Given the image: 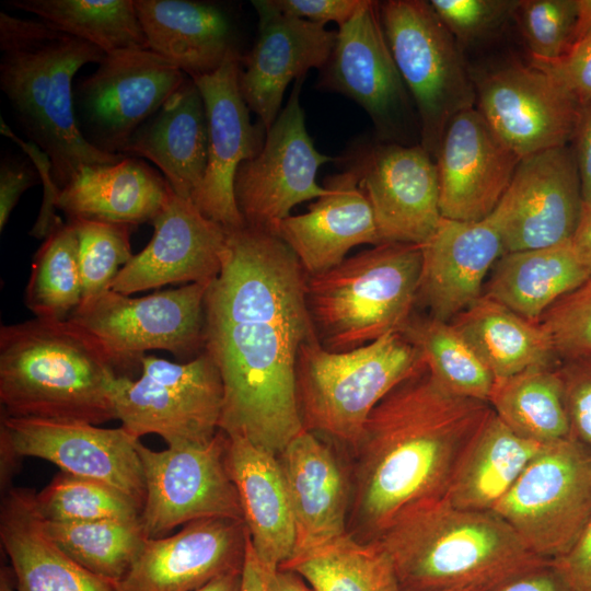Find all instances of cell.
<instances>
[{
    "mask_svg": "<svg viewBox=\"0 0 591 591\" xmlns=\"http://www.w3.org/2000/svg\"><path fill=\"white\" fill-rule=\"evenodd\" d=\"M0 440L1 451L13 457L46 460L65 473L109 485L143 507L144 479L137 449L140 440L123 427L4 416Z\"/></svg>",
    "mask_w": 591,
    "mask_h": 591,
    "instance_id": "e0dca14e",
    "label": "cell"
},
{
    "mask_svg": "<svg viewBox=\"0 0 591 591\" xmlns=\"http://www.w3.org/2000/svg\"><path fill=\"white\" fill-rule=\"evenodd\" d=\"M536 67L554 77L581 104L591 101V34L576 42L558 61Z\"/></svg>",
    "mask_w": 591,
    "mask_h": 591,
    "instance_id": "c3c4849f",
    "label": "cell"
},
{
    "mask_svg": "<svg viewBox=\"0 0 591 591\" xmlns=\"http://www.w3.org/2000/svg\"><path fill=\"white\" fill-rule=\"evenodd\" d=\"M424 367L422 354L401 332L341 352L324 349L314 337L296 362L302 425L355 449L379 402Z\"/></svg>",
    "mask_w": 591,
    "mask_h": 591,
    "instance_id": "52a82bcc",
    "label": "cell"
},
{
    "mask_svg": "<svg viewBox=\"0 0 591 591\" xmlns=\"http://www.w3.org/2000/svg\"><path fill=\"white\" fill-rule=\"evenodd\" d=\"M571 436L591 454V357L560 361Z\"/></svg>",
    "mask_w": 591,
    "mask_h": 591,
    "instance_id": "7dc6e473",
    "label": "cell"
},
{
    "mask_svg": "<svg viewBox=\"0 0 591 591\" xmlns=\"http://www.w3.org/2000/svg\"><path fill=\"white\" fill-rule=\"evenodd\" d=\"M590 34H591V0H578V18H577V23H576V28H575L573 44Z\"/></svg>",
    "mask_w": 591,
    "mask_h": 591,
    "instance_id": "91938a15",
    "label": "cell"
},
{
    "mask_svg": "<svg viewBox=\"0 0 591 591\" xmlns=\"http://www.w3.org/2000/svg\"><path fill=\"white\" fill-rule=\"evenodd\" d=\"M43 524L70 558L114 586L129 570L147 540L140 520L60 522L43 518Z\"/></svg>",
    "mask_w": 591,
    "mask_h": 591,
    "instance_id": "ab89813d",
    "label": "cell"
},
{
    "mask_svg": "<svg viewBox=\"0 0 591 591\" xmlns=\"http://www.w3.org/2000/svg\"><path fill=\"white\" fill-rule=\"evenodd\" d=\"M433 158L418 143L381 142L355 152L349 170L368 198L382 243L422 245L442 216Z\"/></svg>",
    "mask_w": 591,
    "mask_h": 591,
    "instance_id": "ac0fdd59",
    "label": "cell"
},
{
    "mask_svg": "<svg viewBox=\"0 0 591 591\" xmlns=\"http://www.w3.org/2000/svg\"><path fill=\"white\" fill-rule=\"evenodd\" d=\"M247 530L242 521L202 519L173 535L147 538L116 591H195L243 570Z\"/></svg>",
    "mask_w": 591,
    "mask_h": 591,
    "instance_id": "603a6c76",
    "label": "cell"
},
{
    "mask_svg": "<svg viewBox=\"0 0 591 591\" xmlns=\"http://www.w3.org/2000/svg\"><path fill=\"white\" fill-rule=\"evenodd\" d=\"M152 224V239L120 268L111 285L113 291L129 296L170 283L215 279L227 229L174 192Z\"/></svg>",
    "mask_w": 591,
    "mask_h": 591,
    "instance_id": "cb8c5ba5",
    "label": "cell"
},
{
    "mask_svg": "<svg viewBox=\"0 0 591 591\" xmlns=\"http://www.w3.org/2000/svg\"><path fill=\"white\" fill-rule=\"evenodd\" d=\"M9 4L35 14L106 55L149 49L134 0H12Z\"/></svg>",
    "mask_w": 591,
    "mask_h": 591,
    "instance_id": "74e56055",
    "label": "cell"
},
{
    "mask_svg": "<svg viewBox=\"0 0 591 591\" xmlns=\"http://www.w3.org/2000/svg\"><path fill=\"white\" fill-rule=\"evenodd\" d=\"M0 537L16 591H116L70 558L47 535L31 489H11L2 505Z\"/></svg>",
    "mask_w": 591,
    "mask_h": 591,
    "instance_id": "1f68e13d",
    "label": "cell"
},
{
    "mask_svg": "<svg viewBox=\"0 0 591 591\" xmlns=\"http://www.w3.org/2000/svg\"><path fill=\"white\" fill-rule=\"evenodd\" d=\"M227 465L251 544L266 569L296 551V528L278 456L241 436H228Z\"/></svg>",
    "mask_w": 591,
    "mask_h": 591,
    "instance_id": "f1b7e54d",
    "label": "cell"
},
{
    "mask_svg": "<svg viewBox=\"0 0 591 591\" xmlns=\"http://www.w3.org/2000/svg\"><path fill=\"white\" fill-rule=\"evenodd\" d=\"M514 0H431V8L457 43H471L515 13Z\"/></svg>",
    "mask_w": 591,
    "mask_h": 591,
    "instance_id": "bcb514c9",
    "label": "cell"
},
{
    "mask_svg": "<svg viewBox=\"0 0 591 591\" xmlns=\"http://www.w3.org/2000/svg\"><path fill=\"white\" fill-rule=\"evenodd\" d=\"M134 2L149 49L190 79L242 58L234 23L221 7L189 0Z\"/></svg>",
    "mask_w": 591,
    "mask_h": 591,
    "instance_id": "83f0119b",
    "label": "cell"
},
{
    "mask_svg": "<svg viewBox=\"0 0 591 591\" xmlns=\"http://www.w3.org/2000/svg\"><path fill=\"white\" fill-rule=\"evenodd\" d=\"M558 366L533 367L495 378L488 399L509 428L542 444L572 438Z\"/></svg>",
    "mask_w": 591,
    "mask_h": 591,
    "instance_id": "d590c367",
    "label": "cell"
},
{
    "mask_svg": "<svg viewBox=\"0 0 591 591\" xmlns=\"http://www.w3.org/2000/svg\"><path fill=\"white\" fill-rule=\"evenodd\" d=\"M540 324L560 361L591 357V278L556 301Z\"/></svg>",
    "mask_w": 591,
    "mask_h": 591,
    "instance_id": "f6af8a7d",
    "label": "cell"
},
{
    "mask_svg": "<svg viewBox=\"0 0 591 591\" xmlns=\"http://www.w3.org/2000/svg\"><path fill=\"white\" fill-rule=\"evenodd\" d=\"M140 367L139 379L117 376L112 386L120 427L136 439L159 434L169 448L210 442L223 408L222 380L210 355L184 363L144 355Z\"/></svg>",
    "mask_w": 591,
    "mask_h": 591,
    "instance_id": "9c48e42d",
    "label": "cell"
},
{
    "mask_svg": "<svg viewBox=\"0 0 591 591\" xmlns=\"http://www.w3.org/2000/svg\"><path fill=\"white\" fill-rule=\"evenodd\" d=\"M450 322L495 378L560 363L549 335L540 323L484 294Z\"/></svg>",
    "mask_w": 591,
    "mask_h": 591,
    "instance_id": "e575fe53",
    "label": "cell"
},
{
    "mask_svg": "<svg viewBox=\"0 0 591 591\" xmlns=\"http://www.w3.org/2000/svg\"><path fill=\"white\" fill-rule=\"evenodd\" d=\"M421 253L416 305L450 322L483 296L486 276L505 252L487 218L475 222L441 218Z\"/></svg>",
    "mask_w": 591,
    "mask_h": 591,
    "instance_id": "d4e9b609",
    "label": "cell"
},
{
    "mask_svg": "<svg viewBox=\"0 0 591 591\" xmlns=\"http://www.w3.org/2000/svg\"><path fill=\"white\" fill-rule=\"evenodd\" d=\"M379 12L393 59L417 111L420 144L434 158L450 120L475 107L473 77L459 43L429 1L387 0L379 2Z\"/></svg>",
    "mask_w": 591,
    "mask_h": 591,
    "instance_id": "ba28073f",
    "label": "cell"
},
{
    "mask_svg": "<svg viewBox=\"0 0 591 591\" xmlns=\"http://www.w3.org/2000/svg\"><path fill=\"white\" fill-rule=\"evenodd\" d=\"M0 591H16L15 578L12 569L1 568L0 573Z\"/></svg>",
    "mask_w": 591,
    "mask_h": 591,
    "instance_id": "94428289",
    "label": "cell"
},
{
    "mask_svg": "<svg viewBox=\"0 0 591 591\" xmlns=\"http://www.w3.org/2000/svg\"><path fill=\"white\" fill-rule=\"evenodd\" d=\"M302 82L296 81L260 151L241 163L234 178L235 201L245 225L274 234L294 206L329 193L317 184L316 173L332 158L316 150L306 130L300 104Z\"/></svg>",
    "mask_w": 591,
    "mask_h": 591,
    "instance_id": "5bb4252c",
    "label": "cell"
},
{
    "mask_svg": "<svg viewBox=\"0 0 591 591\" xmlns=\"http://www.w3.org/2000/svg\"><path fill=\"white\" fill-rule=\"evenodd\" d=\"M280 12L325 25L335 22L338 26L351 20L367 0H269Z\"/></svg>",
    "mask_w": 591,
    "mask_h": 591,
    "instance_id": "681fc988",
    "label": "cell"
},
{
    "mask_svg": "<svg viewBox=\"0 0 591 591\" xmlns=\"http://www.w3.org/2000/svg\"><path fill=\"white\" fill-rule=\"evenodd\" d=\"M590 279L570 242L502 254L483 294L522 317L540 323L560 298Z\"/></svg>",
    "mask_w": 591,
    "mask_h": 591,
    "instance_id": "836d02e7",
    "label": "cell"
},
{
    "mask_svg": "<svg viewBox=\"0 0 591 591\" xmlns=\"http://www.w3.org/2000/svg\"><path fill=\"white\" fill-rule=\"evenodd\" d=\"M552 561L576 591H591V517L569 552Z\"/></svg>",
    "mask_w": 591,
    "mask_h": 591,
    "instance_id": "f5cc1de1",
    "label": "cell"
},
{
    "mask_svg": "<svg viewBox=\"0 0 591 591\" xmlns=\"http://www.w3.org/2000/svg\"><path fill=\"white\" fill-rule=\"evenodd\" d=\"M401 333L420 350L430 374L445 390L488 403L495 376L451 322L414 312Z\"/></svg>",
    "mask_w": 591,
    "mask_h": 591,
    "instance_id": "f35d334b",
    "label": "cell"
},
{
    "mask_svg": "<svg viewBox=\"0 0 591 591\" xmlns=\"http://www.w3.org/2000/svg\"><path fill=\"white\" fill-rule=\"evenodd\" d=\"M421 262V245L381 243L306 275V306L320 345L341 352L401 332L414 313Z\"/></svg>",
    "mask_w": 591,
    "mask_h": 591,
    "instance_id": "8992f818",
    "label": "cell"
},
{
    "mask_svg": "<svg viewBox=\"0 0 591 591\" xmlns=\"http://www.w3.org/2000/svg\"><path fill=\"white\" fill-rule=\"evenodd\" d=\"M573 152L581 181L583 206L591 205V101L581 105L572 138Z\"/></svg>",
    "mask_w": 591,
    "mask_h": 591,
    "instance_id": "db71d44e",
    "label": "cell"
},
{
    "mask_svg": "<svg viewBox=\"0 0 591 591\" xmlns=\"http://www.w3.org/2000/svg\"><path fill=\"white\" fill-rule=\"evenodd\" d=\"M537 557L569 552L591 517V454L576 439L544 444L496 506Z\"/></svg>",
    "mask_w": 591,
    "mask_h": 591,
    "instance_id": "30bf717a",
    "label": "cell"
},
{
    "mask_svg": "<svg viewBox=\"0 0 591 591\" xmlns=\"http://www.w3.org/2000/svg\"><path fill=\"white\" fill-rule=\"evenodd\" d=\"M240 60L231 59L217 71L193 79L208 121L207 170L193 202L228 230L245 225L235 201L234 178L241 163L260 151L267 132L251 120L239 85Z\"/></svg>",
    "mask_w": 591,
    "mask_h": 591,
    "instance_id": "7402d4cb",
    "label": "cell"
},
{
    "mask_svg": "<svg viewBox=\"0 0 591 591\" xmlns=\"http://www.w3.org/2000/svg\"><path fill=\"white\" fill-rule=\"evenodd\" d=\"M137 449L146 489L140 522L147 538L166 536L178 525L202 519L244 522L222 430L201 445L154 451L139 441Z\"/></svg>",
    "mask_w": 591,
    "mask_h": 591,
    "instance_id": "7c38bea8",
    "label": "cell"
},
{
    "mask_svg": "<svg viewBox=\"0 0 591 591\" xmlns=\"http://www.w3.org/2000/svg\"><path fill=\"white\" fill-rule=\"evenodd\" d=\"M257 35L250 53L240 60L239 85L258 123L268 130L278 117L285 91L313 68L322 69L337 32L325 25L277 10L269 0H253Z\"/></svg>",
    "mask_w": 591,
    "mask_h": 591,
    "instance_id": "ffe728a7",
    "label": "cell"
},
{
    "mask_svg": "<svg viewBox=\"0 0 591 591\" xmlns=\"http://www.w3.org/2000/svg\"><path fill=\"white\" fill-rule=\"evenodd\" d=\"M421 370L373 408L354 449L358 456L351 534L376 540L398 517L445 497L459 459L491 413Z\"/></svg>",
    "mask_w": 591,
    "mask_h": 591,
    "instance_id": "7a4b0ae2",
    "label": "cell"
},
{
    "mask_svg": "<svg viewBox=\"0 0 591 591\" xmlns=\"http://www.w3.org/2000/svg\"><path fill=\"white\" fill-rule=\"evenodd\" d=\"M242 570L221 575L195 591H241Z\"/></svg>",
    "mask_w": 591,
    "mask_h": 591,
    "instance_id": "680465c9",
    "label": "cell"
},
{
    "mask_svg": "<svg viewBox=\"0 0 591 591\" xmlns=\"http://www.w3.org/2000/svg\"><path fill=\"white\" fill-rule=\"evenodd\" d=\"M121 154L152 162L176 195L193 201L208 163L207 114L193 79L136 130Z\"/></svg>",
    "mask_w": 591,
    "mask_h": 591,
    "instance_id": "f546056e",
    "label": "cell"
},
{
    "mask_svg": "<svg viewBox=\"0 0 591 591\" xmlns=\"http://www.w3.org/2000/svg\"><path fill=\"white\" fill-rule=\"evenodd\" d=\"M317 83L360 105L383 140L398 139L409 119L412 99L386 42L379 2L367 0L338 27Z\"/></svg>",
    "mask_w": 591,
    "mask_h": 591,
    "instance_id": "d6986e66",
    "label": "cell"
},
{
    "mask_svg": "<svg viewBox=\"0 0 591 591\" xmlns=\"http://www.w3.org/2000/svg\"><path fill=\"white\" fill-rule=\"evenodd\" d=\"M264 591H313V589L297 572L278 567L264 568Z\"/></svg>",
    "mask_w": 591,
    "mask_h": 591,
    "instance_id": "9f6ffc18",
    "label": "cell"
},
{
    "mask_svg": "<svg viewBox=\"0 0 591 591\" xmlns=\"http://www.w3.org/2000/svg\"><path fill=\"white\" fill-rule=\"evenodd\" d=\"M0 88L24 132L49 159L61 189L88 164H112L125 155L108 154L89 143L76 118L72 80L106 54L42 20L0 13Z\"/></svg>",
    "mask_w": 591,
    "mask_h": 591,
    "instance_id": "3957f363",
    "label": "cell"
},
{
    "mask_svg": "<svg viewBox=\"0 0 591 591\" xmlns=\"http://www.w3.org/2000/svg\"><path fill=\"white\" fill-rule=\"evenodd\" d=\"M571 247L591 278V205L583 206L580 220L570 240Z\"/></svg>",
    "mask_w": 591,
    "mask_h": 591,
    "instance_id": "11a10c76",
    "label": "cell"
},
{
    "mask_svg": "<svg viewBox=\"0 0 591 591\" xmlns=\"http://www.w3.org/2000/svg\"><path fill=\"white\" fill-rule=\"evenodd\" d=\"M36 505L44 519L60 522L138 521L142 511L118 489L65 472L36 494Z\"/></svg>",
    "mask_w": 591,
    "mask_h": 591,
    "instance_id": "b9f144b4",
    "label": "cell"
},
{
    "mask_svg": "<svg viewBox=\"0 0 591 591\" xmlns=\"http://www.w3.org/2000/svg\"><path fill=\"white\" fill-rule=\"evenodd\" d=\"M306 273L276 234L227 229L205 296V351L223 385L220 430L278 455L304 430L296 390L301 346L316 337Z\"/></svg>",
    "mask_w": 591,
    "mask_h": 591,
    "instance_id": "6da1fadb",
    "label": "cell"
},
{
    "mask_svg": "<svg viewBox=\"0 0 591 591\" xmlns=\"http://www.w3.org/2000/svg\"><path fill=\"white\" fill-rule=\"evenodd\" d=\"M473 80L478 112L521 160L572 140L582 104L545 70L512 62Z\"/></svg>",
    "mask_w": 591,
    "mask_h": 591,
    "instance_id": "2e32d148",
    "label": "cell"
},
{
    "mask_svg": "<svg viewBox=\"0 0 591 591\" xmlns=\"http://www.w3.org/2000/svg\"><path fill=\"white\" fill-rule=\"evenodd\" d=\"M434 159L442 218L470 222L494 211L521 161L475 107L450 120Z\"/></svg>",
    "mask_w": 591,
    "mask_h": 591,
    "instance_id": "44dd1931",
    "label": "cell"
},
{
    "mask_svg": "<svg viewBox=\"0 0 591 591\" xmlns=\"http://www.w3.org/2000/svg\"><path fill=\"white\" fill-rule=\"evenodd\" d=\"M582 209L575 152L565 146L523 158L487 219L510 253L570 242Z\"/></svg>",
    "mask_w": 591,
    "mask_h": 591,
    "instance_id": "9a60e30c",
    "label": "cell"
},
{
    "mask_svg": "<svg viewBox=\"0 0 591 591\" xmlns=\"http://www.w3.org/2000/svg\"><path fill=\"white\" fill-rule=\"evenodd\" d=\"M453 591H484L480 589H462V590H453Z\"/></svg>",
    "mask_w": 591,
    "mask_h": 591,
    "instance_id": "6125c7cd",
    "label": "cell"
},
{
    "mask_svg": "<svg viewBox=\"0 0 591 591\" xmlns=\"http://www.w3.org/2000/svg\"><path fill=\"white\" fill-rule=\"evenodd\" d=\"M543 445L491 410L462 452L444 498L462 510L494 511Z\"/></svg>",
    "mask_w": 591,
    "mask_h": 591,
    "instance_id": "d6a6232c",
    "label": "cell"
},
{
    "mask_svg": "<svg viewBox=\"0 0 591 591\" xmlns=\"http://www.w3.org/2000/svg\"><path fill=\"white\" fill-rule=\"evenodd\" d=\"M329 193L304 213L283 219L275 234L293 252L306 275L326 271L358 245L381 244L372 207L347 169L325 181Z\"/></svg>",
    "mask_w": 591,
    "mask_h": 591,
    "instance_id": "484cf974",
    "label": "cell"
},
{
    "mask_svg": "<svg viewBox=\"0 0 591 591\" xmlns=\"http://www.w3.org/2000/svg\"><path fill=\"white\" fill-rule=\"evenodd\" d=\"M188 78L150 49L107 54L73 90L79 129L97 150L121 154L136 130Z\"/></svg>",
    "mask_w": 591,
    "mask_h": 591,
    "instance_id": "4fadbf2b",
    "label": "cell"
},
{
    "mask_svg": "<svg viewBox=\"0 0 591 591\" xmlns=\"http://www.w3.org/2000/svg\"><path fill=\"white\" fill-rule=\"evenodd\" d=\"M515 13L532 65H552L572 46L578 0H524Z\"/></svg>",
    "mask_w": 591,
    "mask_h": 591,
    "instance_id": "ee69618b",
    "label": "cell"
},
{
    "mask_svg": "<svg viewBox=\"0 0 591 591\" xmlns=\"http://www.w3.org/2000/svg\"><path fill=\"white\" fill-rule=\"evenodd\" d=\"M81 300L77 234L59 219L34 256L25 304L35 317L67 320Z\"/></svg>",
    "mask_w": 591,
    "mask_h": 591,
    "instance_id": "60d3db41",
    "label": "cell"
},
{
    "mask_svg": "<svg viewBox=\"0 0 591 591\" xmlns=\"http://www.w3.org/2000/svg\"><path fill=\"white\" fill-rule=\"evenodd\" d=\"M111 359L71 320L35 317L0 327L4 416L100 425L117 419Z\"/></svg>",
    "mask_w": 591,
    "mask_h": 591,
    "instance_id": "277c9868",
    "label": "cell"
},
{
    "mask_svg": "<svg viewBox=\"0 0 591 591\" xmlns=\"http://www.w3.org/2000/svg\"><path fill=\"white\" fill-rule=\"evenodd\" d=\"M173 193L165 177L141 159L81 166L59 190L56 209L84 218L130 225L151 222Z\"/></svg>",
    "mask_w": 591,
    "mask_h": 591,
    "instance_id": "4dcf8cb0",
    "label": "cell"
},
{
    "mask_svg": "<svg viewBox=\"0 0 591 591\" xmlns=\"http://www.w3.org/2000/svg\"><path fill=\"white\" fill-rule=\"evenodd\" d=\"M300 575L313 591H399L392 560L378 541L345 535L292 556L279 566Z\"/></svg>",
    "mask_w": 591,
    "mask_h": 591,
    "instance_id": "8d00e7d4",
    "label": "cell"
},
{
    "mask_svg": "<svg viewBox=\"0 0 591 591\" xmlns=\"http://www.w3.org/2000/svg\"><path fill=\"white\" fill-rule=\"evenodd\" d=\"M68 221L78 239L81 303H84L111 289L120 266L132 258L130 233L134 225L84 218Z\"/></svg>",
    "mask_w": 591,
    "mask_h": 591,
    "instance_id": "7bdbcfd3",
    "label": "cell"
},
{
    "mask_svg": "<svg viewBox=\"0 0 591 591\" xmlns=\"http://www.w3.org/2000/svg\"><path fill=\"white\" fill-rule=\"evenodd\" d=\"M374 541L389 554L399 591H488L546 561L494 511L462 510L445 498L403 513Z\"/></svg>",
    "mask_w": 591,
    "mask_h": 591,
    "instance_id": "5b68a950",
    "label": "cell"
},
{
    "mask_svg": "<svg viewBox=\"0 0 591 591\" xmlns=\"http://www.w3.org/2000/svg\"><path fill=\"white\" fill-rule=\"evenodd\" d=\"M39 172L31 161L3 160L0 165V230L5 227L8 219L22 194L35 185Z\"/></svg>",
    "mask_w": 591,
    "mask_h": 591,
    "instance_id": "f907efd6",
    "label": "cell"
},
{
    "mask_svg": "<svg viewBox=\"0 0 591 591\" xmlns=\"http://www.w3.org/2000/svg\"><path fill=\"white\" fill-rule=\"evenodd\" d=\"M241 591H264V568L251 544L250 536L246 543Z\"/></svg>",
    "mask_w": 591,
    "mask_h": 591,
    "instance_id": "6f0895ef",
    "label": "cell"
},
{
    "mask_svg": "<svg viewBox=\"0 0 591 591\" xmlns=\"http://www.w3.org/2000/svg\"><path fill=\"white\" fill-rule=\"evenodd\" d=\"M209 283H187L140 298L108 289L79 304L68 318L97 339L120 376L140 364L148 350L192 360L205 351L204 302Z\"/></svg>",
    "mask_w": 591,
    "mask_h": 591,
    "instance_id": "8fae6325",
    "label": "cell"
},
{
    "mask_svg": "<svg viewBox=\"0 0 591 591\" xmlns=\"http://www.w3.org/2000/svg\"><path fill=\"white\" fill-rule=\"evenodd\" d=\"M488 591H576L552 560L518 572Z\"/></svg>",
    "mask_w": 591,
    "mask_h": 591,
    "instance_id": "816d5d0a",
    "label": "cell"
},
{
    "mask_svg": "<svg viewBox=\"0 0 591 591\" xmlns=\"http://www.w3.org/2000/svg\"><path fill=\"white\" fill-rule=\"evenodd\" d=\"M277 456L296 528L292 556L348 533L349 485L331 447L304 429Z\"/></svg>",
    "mask_w": 591,
    "mask_h": 591,
    "instance_id": "4316f807",
    "label": "cell"
}]
</instances>
